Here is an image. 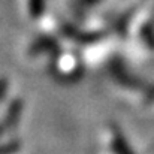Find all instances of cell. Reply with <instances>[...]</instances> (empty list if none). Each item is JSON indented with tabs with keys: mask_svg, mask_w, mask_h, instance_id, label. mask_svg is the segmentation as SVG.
<instances>
[{
	"mask_svg": "<svg viewBox=\"0 0 154 154\" xmlns=\"http://www.w3.org/2000/svg\"><path fill=\"white\" fill-rule=\"evenodd\" d=\"M102 0H73L72 3H70V6L73 8V9H76V11H85V9H88V8H93V6H96V5H99Z\"/></svg>",
	"mask_w": 154,
	"mask_h": 154,
	"instance_id": "4",
	"label": "cell"
},
{
	"mask_svg": "<svg viewBox=\"0 0 154 154\" xmlns=\"http://www.w3.org/2000/svg\"><path fill=\"white\" fill-rule=\"evenodd\" d=\"M18 148H20V141L12 139V141H8L6 145H0V153H12V151H17Z\"/></svg>",
	"mask_w": 154,
	"mask_h": 154,
	"instance_id": "5",
	"label": "cell"
},
{
	"mask_svg": "<svg viewBox=\"0 0 154 154\" xmlns=\"http://www.w3.org/2000/svg\"><path fill=\"white\" fill-rule=\"evenodd\" d=\"M6 93H8V81L5 78H0V103L5 100Z\"/></svg>",
	"mask_w": 154,
	"mask_h": 154,
	"instance_id": "6",
	"label": "cell"
},
{
	"mask_svg": "<svg viewBox=\"0 0 154 154\" xmlns=\"http://www.w3.org/2000/svg\"><path fill=\"white\" fill-rule=\"evenodd\" d=\"M29 6V15L33 20H38L44 15L45 12V6H47V0H29L27 3Z\"/></svg>",
	"mask_w": 154,
	"mask_h": 154,
	"instance_id": "3",
	"label": "cell"
},
{
	"mask_svg": "<svg viewBox=\"0 0 154 154\" xmlns=\"http://www.w3.org/2000/svg\"><path fill=\"white\" fill-rule=\"evenodd\" d=\"M21 112H23V102H21L20 99L12 100L11 105L8 106L5 115H3V120L0 121V123L3 124V127L6 129V132H8V130H12V129L18 124L20 117H21Z\"/></svg>",
	"mask_w": 154,
	"mask_h": 154,
	"instance_id": "2",
	"label": "cell"
},
{
	"mask_svg": "<svg viewBox=\"0 0 154 154\" xmlns=\"http://www.w3.org/2000/svg\"><path fill=\"white\" fill-rule=\"evenodd\" d=\"M57 50H58V39L51 35H45V36L36 38L32 42V45L29 48V54L39 55V54H45V52H54Z\"/></svg>",
	"mask_w": 154,
	"mask_h": 154,
	"instance_id": "1",
	"label": "cell"
}]
</instances>
